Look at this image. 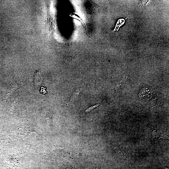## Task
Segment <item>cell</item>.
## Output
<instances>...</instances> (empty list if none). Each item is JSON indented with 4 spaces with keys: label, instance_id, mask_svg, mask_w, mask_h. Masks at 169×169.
Returning <instances> with one entry per match:
<instances>
[{
    "label": "cell",
    "instance_id": "1",
    "mask_svg": "<svg viewBox=\"0 0 169 169\" xmlns=\"http://www.w3.org/2000/svg\"><path fill=\"white\" fill-rule=\"evenodd\" d=\"M83 88L79 87L76 88L72 93L69 100L70 102H73L77 98L81 91L83 90Z\"/></svg>",
    "mask_w": 169,
    "mask_h": 169
},
{
    "label": "cell",
    "instance_id": "2",
    "mask_svg": "<svg viewBox=\"0 0 169 169\" xmlns=\"http://www.w3.org/2000/svg\"><path fill=\"white\" fill-rule=\"evenodd\" d=\"M100 103L97 104L95 105H92L91 106L86 109L82 113V115H84L90 112L91 110L95 108L100 105Z\"/></svg>",
    "mask_w": 169,
    "mask_h": 169
}]
</instances>
